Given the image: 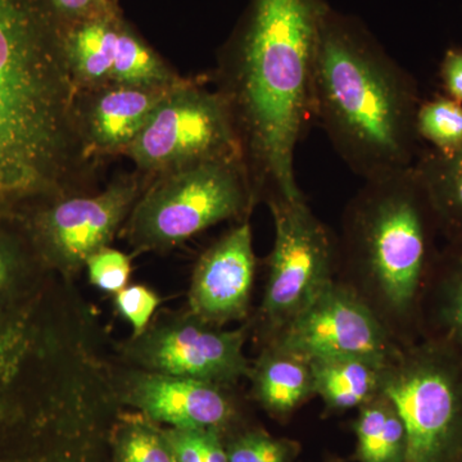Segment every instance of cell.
Masks as SVG:
<instances>
[{
	"mask_svg": "<svg viewBox=\"0 0 462 462\" xmlns=\"http://www.w3.org/2000/svg\"><path fill=\"white\" fill-rule=\"evenodd\" d=\"M327 0H249L223 57V89L257 202L303 199L294 154L314 120Z\"/></svg>",
	"mask_w": 462,
	"mask_h": 462,
	"instance_id": "6da1fadb",
	"label": "cell"
},
{
	"mask_svg": "<svg viewBox=\"0 0 462 462\" xmlns=\"http://www.w3.org/2000/svg\"><path fill=\"white\" fill-rule=\"evenodd\" d=\"M48 0H0V215L62 194L78 91Z\"/></svg>",
	"mask_w": 462,
	"mask_h": 462,
	"instance_id": "7a4b0ae2",
	"label": "cell"
},
{
	"mask_svg": "<svg viewBox=\"0 0 462 462\" xmlns=\"http://www.w3.org/2000/svg\"><path fill=\"white\" fill-rule=\"evenodd\" d=\"M418 85L361 18L331 7L319 33L314 120L349 169L364 179L413 166Z\"/></svg>",
	"mask_w": 462,
	"mask_h": 462,
	"instance_id": "3957f363",
	"label": "cell"
},
{
	"mask_svg": "<svg viewBox=\"0 0 462 462\" xmlns=\"http://www.w3.org/2000/svg\"><path fill=\"white\" fill-rule=\"evenodd\" d=\"M437 234L413 166L365 181L343 212L336 279L403 345L420 334L422 298L439 254Z\"/></svg>",
	"mask_w": 462,
	"mask_h": 462,
	"instance_id": "277c9868",
	"label": "cell"
},
{
	"mask_svg": "<svg viewBox=\"0 0 462 462\" xmlns=\"http://www.w3.org/2000/svg\"><path fill=\"white\" fill-rule=\"evenodd\" d=\"M257 199L243 158L205 161L161 173L127 217L130 245L166 251L223 221L245 220Z\"/></svg>",
	"mask_w": 462,
	"mask_h": 462,
	"instance_id": "5b68a950",
	"label": "cell"
},
{
	"mask_svg": "<svg viewBox=\"0 0 462 462\" xmlns=\"http://www.w3.org/2000/svg\"><path fill=\"white\" fill-rule=\"evenodd\" d=\"M382 392L407 434L406 462H457L462 455V352L430 339L401 346Z\"/></svg>",
	"mask_w": 462,
	"mask_h": 462,
	"instance_id": "8992f818",
	"label": "cell"
},
{
	"mask_svg": "<svg viewBox=\"0 0 462 462\" xmlns=\"http://www.w3.org/2000/svg\"><path fill=\"white\" fill-rule=\"evenodd\" d=\"M273 220V245L258 311V334L266 345L314 302L338 266V242L306 199L267 203Z\"/></svg>",
	"mask_w": 462,
	"mask_h": 462,
	"instance_id": "52a82bcc",
	"label": "cell"
},
{
	"mask_svg": "<svg viewBox=\"0 0 462 462\" xmlns=\"http://www.w3.org/2000/svg\"><path fill=\"white\" fill-rule=\"evenodd\" d=\"M125 153L143 171L160 175L205 161L243 158L223 94L187 80L169 91Z\"/></svg>",
	"mask_w": 462,
	"mask_h": 462,
	"instance_id": "ba28073f",
	"label": "cell"
},
{
	"mask_svg": "<svg viewBox=\"0 0 462 462\" xmlns=\"http://www.w3.org/2000/svg\"><path fill=\"white\" fill-rule=\"evenodd\" d=\"M245 339V328L225 330L187 310L158 316L120 351L134 369L231 387L251 372Z\"/></svg>",
	"mask_w": 462,
	"mask_h": 462,
	"instance_id": "9c48e42d",
	"label": "cell"
},
{
	"mask_svg": "<svg viewBox=\"0 0 462 462\" xmlns=\"http://www.w3.org/2000/svg\"><path fill=\"white\" fill-rule=\"evenodd\" d=\"M142 193L136 179H121L98 196L51 197L16 215L50 272L71 276L108 247Z\"/></svg>",
	"mask_w": 462,
	"mask_h": 462,
	"instance_id": "30bf717a",
	"label": "cell"
},
{
	"mask_svg": "<svg viewBox=\"0 0 462 462\" xmlns=\"http://www.w3.org/2000/svg\"><path fill=\"white\" fill-rule=\"evenodd\" d=\"M266 345L281 346L309 361L361 357L389 364L403 343L363 298L336 279Z\"/></svg>",
	"mask_w": 462,
	"mask_h": 462,
	"instance_id": "8fae6325",
	"label": "cell"
},
{
	"mask_svg": "<svg viewBox=\"0 0 462 462\" xmlns=\"http://www.w3.org/2000/svg\"><path fill=\"white\" fill-rule=\"evenodd\" d=\"M63 35L67 60L78 87H152L181 80L121 14L63 27Z\"/></svg>",
	"mask_w": 462,
	"mask_h": 462,
	"instance_id": "7c38bea8",
	"label": "cell"
},
{
	"mask_svg": "<svg viewBox=\"0 0 462 462\" xmlns=\"http://www.w3.org/2000/svg\"><path fill=\"white\" fill-rule=\"evenodd\" d=\"M227 388L163 374L134 369L123 374L118 391L123 402L156 424L189 430H229L236 407Z\"/></svg>",
	"mask_w": 462,
	"mask_h": 462,
	"instance_id": "4fadbf2b",
	"label": "cell"
},
{
	"mask_svg": "<svg viewBox=\"0 0 462 462\" xmlns=\"http://www.w3.org/2000/svg\"><path fill=\"white\" fill-rule=\"evenodd\" d=\"M256 256L247 218L215 242L194 267L188 310L203 321L224 328L248 316Z\"/></svg>",
	"mask_w": 462,
	"mask_h": 462,
	"instance_id": "5bb4252c",
	"label": "cell"
},
{
	"mask_svg": "<svg viewBox=\"0 0 462 462\" xmlns=\"http://www.w3.org/2000/svg\"><path fill=\"white\" fill-rule=\"evenodd\" d=\"M48 273L23 218L0 215V352L25 333Z\"/></svg>",
	"mask_w": 462,
	"mask_h": 462,
	"instance_id": "9a60e30c",
	"label": "cell"
},
{
	"mask_svg": "<svg viewBox=\"0 0 462 462\" xmlns=\"http://www.w3.org/2000/svg\"><path fill=\"white\" fill-rule=\"evenodd\" d=\"M182 80V79H181ZM179 80L178 83H180ZM107 85L91 102L83 123L85 152H124L176 84Z\"/></svg>",
	"mask_w": 462,
	"mask_h": 462,
	"instance_id": "2e32d148",
	"label": "cell"
},
{
	"mask_svg": "<svg viewBox=\"0 0 462 462\" xmlns=\"http://www.w3.org/2000/svg\"><path fill=\"white\" fill-rule=\"evenodd\" d=\"M248 378L254 400L275 418H287L316 396L311 363L275 345L263 346Z\"/></svg>",
	"mask_w": 462,
	"mask_h": 462,
	"instance_id": "e0dca14e",
	"label": "cell"
},
{
	"mask_svg": "<svg viewBox=\"0 0 462 462\" xmlns=\"http://www.w3.org/2000/svg\"><path fill=\"white\" fill-rule=\"evenodd\" d=\"M420 337L462 352V242L438 254L422 298Z\"/></svg>",
	"mask_w": 462,
	"mask_h": 462,
	"instance_id": "ac0fdd59",
	"label": "cell"
},
{
	"mask_svg": "<svg viewBox=\"0 0 462 462\" xmlns=\"http://www.w3.org/2000/svg\"><path fill=\"white\" fill-rule=\"evenodd\" d=\"M316 396L328 411L358 409L382 393L389 364L361 357H330L311 360Z\"/></svg>",
	"mask_w": 462,
	"mask_h": 462,
	"instance_id": "d6986e66",
	"label": "cell"
},
{
	"mask_svg": "<svg viewBox=\"0 0 462 462\" xmlns=\"http://www.w3.org/2000/svg\"><path fill=\"white\" fill-rule=\"evenodd\" d=\"M413 170L433 209L447 243L462 242V145L452 152L425 149Z\"/></svg>",
	"mask_w": 462,
	"mask_h": 462,
	"instance_id": "ffe728a7",
	"label": "cell"
},
{
	"mask_svg": "<svg viewBox=\"0 0 462 462\" xmlns=\"http://www.w3.org/2000/svg\"><path fill=\"white\" fill-rule=\"evenodd\" d=\"M354 431L358 462H406V428L396 404L383 392L358 407Z\"/></svg>",
	"mask_w": 462,
	"mask_h": 462,
	"instance_id": "44dd1931",
	"label": "cell"
},
{
	"mask_svg": "<svg viewBox=\"0 0 462 462\" xmlns=\"http://www.w3.org/2000/svg\"><path fill=\"white\" fill-rule=\"evenodd\" d=\"M112 448L114 462H175L162 428L142 413L123 418Z\"/></svg>",
	"mask_w": 462,
	"mask_h": 462,
	"instance_id": "7402d4cb",
	"label": "cell"
},
{
	"mask_svg": "<svg viewBox=\"0 0 462 462\" xmlns=\"http://www.w3.org/2000/svg\"><path fill=\"white\" fill-rule=\"evenodd\" d=\"M416 135L431 149L452 152L462 145V105L447 96L425 100L415 117Z\"/></svg>",
	"mask_w": 462,
	"mask_h": 462,
	"instance_id": "603a6c76",
	"label": "cell"
},
{
	"mask_svg": "<svg viewBox=\"0 0 462 462\" xmlns=\"http://www.w3.org/2000/svg\"><path fill=\"white\" fill-rule=\"evenodd\" d=\"M229 462H293L296 443L263 430H245L225 440Z\"/></svg>",
	"mask_w": 462,
	"mask_h": 462,
	"instance_id": "cb8c5ba5",
	"label": "cell"
},
{
	"mask_svg": "<svg viewBox=\"0 0 462 462\" xmlns=\"http://www.w3.org/2000/svg\"><path fill=\"white\" fill-rule=\"evenodd\" d=\"M91 284L97 288L117 293L126 287L132 275V261L124 252L106 247L94 254L85 264Z\"/></svg>",
	"mask_w": 462,
	"mask_h": 462,
	"instance_id": "d4e9b609",
	"label": "cell"
},
{
	"mask_svg": "<svg viewBox=\"0 0 462 462\" xmlns=\"http://www.w3.org/2000/svg\"><path fill=\"white\" fill-rule=\"evenodd\" d=\"M115 303L121 316L132 325L133 334L136 336L147 329L151 324L152 318L160 306L161 298L147 285L132 284L116 293Z\"/></svg>",
	"mask_w": 462,
	"mask_h": 462,
	"instance_id": "484cf974",
	"label": "cell"
},
{
	"mask_svg": "<svg viewBox=\"0 0 462 462\" xmlns=\"http://www.w3.org/2000/svg\"><path fill=\"white\" fill-rule=\"evenodd\" d=\"M60 25H78L121 14L118 0H48Z\"/></svg>",
	"mask_w": 462,
	"mask_h": 462,
	"instance_id": "4316f807",
	"label": "cell"
},
{
	"mask_svg": "<svg viewBox=\"0 0 462 462\" xmlns=\"http://www.w3.org/2000/svg\"><path fill=\"white\" fill-rule=\"evenodd\" d=\"M167 438L175 462H205L199 446V430L166 428Z\"/></svg>",
	"mask_w": 462,
	"mask_h": 462,
	"instance_id": "83f0119b",
	"label": "cell"
},
{
	"mask_svg": "<svg viewBox=\"0 0 462 462\" xmlns=\"http://www.w3.org/2000/svg\"><path fill=\"white\" fill-rule=\"evenodd\" d=\"M446 96L462 105V48H449L439 67Z\"/></svg>",
	"mask_w": 462,
	"mask_h": 462,
	"instance_id": "f1b7e54d",
	"label": "cell"
},
{
	"mask_svg": "<svg viewBox=\"0 0 462 462\" xmlns=\"http://www.w3.org/2000/svg\"><path fill=\"white\" fill-rule=\"evenodd\" d=\"M199 446L205 462H229L224 436L217 430H199Z\"/></svg>",
	"mask_w": 462,
	"mask_h": 462,
	"instance_id": "f546056e",
	"label": "cell"
},
{
	"mask_svg": "<svg viewBox=\"0 0 462 462\" xmlns=\"http://www.w3.org/2000/svg\"><path fill=\"white\" fill-rule=\"evenodd\" d=\"M457 462H462V455L460 456V458H458Z\"/></svg>",
	"mask_w": 462,
	"mask_h": 462,
	"instance_id": "4dcf8cb0",
	"label": "cell"
}]
</instances>
